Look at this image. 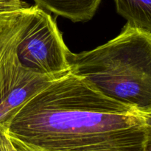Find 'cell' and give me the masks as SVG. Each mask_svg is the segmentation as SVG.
<instances>
[{
	"label": "cell",
	"instance_id": "1",
	"mask_svg": "<svg viewBox=\"0 0 151 151\" xmlns=\"http://www.w3.org/2000/svg\"><path fill=\"white\" fill-rule=\"evenodd\" d=\"M4 129L35 151H145L146 141L141 113L70 72L29 99Z\"/></svg>",
	"mask_w": 151,
	"mask_h": 151
},
{
	"label": "cell",
	"instance_id": "2",
	"mask_svg": "<svg viewBox=\"0 0 151 151\" xmlns=\"http://www.w3.org/2000/svg\"><path fill=\"white\" fill-rule=\"evenodd\" d=\"M69 72L102 94L142 114L151 112V32L126 23L88 51L68 55Z\"/></svg>",
	"mask_w": 151,
	"mask_h": 151
},
{
	"label": "cell",
	"instance_id": "3",
	"mask_svg": "<svg viewBox=\"0 0 151 151\" xmlns=\"http://www.w3.org/2000/svg\"><path fill=\"white\" fill-rule=\"evenodd\" d=\"M28 11L29 6L0 22V125L4 127L24 103L56 80L29 70L19 60L17 46Z\"/></svg>",
	"mask_w": 151,
	"mask_h": 151
},
{
	"label": "cell",
	"instance_id": "4",
	"mask_svg": "<svg viewBox=\"0 0 151 151\" xmlns=\"http://www.w3.org/2000/svg\"><path fill=\"white\" fill-rule=\"evenodd\" d=\"M69 52L55 19L36 4L29 6L17 46L22 64L35 73L57 79L69 73Z\"/></svg>",
	"mask_w": 151,
	"mask_h": 151
},
{
	"label": "cell",
	"instance_id": "5",
	"mask_svg": "<svg viewBox=\"0 0 151 151\" xmlns=\"http://www.w3.org/2000/svg\"><path fill=\"white\" fill-rule=\"evenodd\" d=\"M35 4L72 22L91 20L102 0H33Z\"/></svg>",
	"mask_w": 151,
	"mask_h": 151
},
{
	"label": "cell",
	"instance_id": "6",
	"mask_svg": "<svg viewBox=\"0 0 151 151\" xmlns=\"http://www.w3.org/2000/svg\"><path fill=\"white\" fill-rule=\"evenodd\" d=\"M116 12L135 27L151 32V0H114Z\"/></svg>",
	"mask_w": 151,
	"mask_h": 151
},
{
	"label": "cell",
	"instance_id": "7",
	"mask_svg": "<svg viewBox=\"0 0 151 151\" xmlns=\"http://www.w3.org/2000/svg\"><path fill=\"white\" fill-rule=\"evenodd\" d=\"M27 6L24 0H0V22Z\"/></svg>",
	"mask_w": 151,
	"mask_h": 151
},
{
	"label": "cell",
	"instance_id": "8",
	"mask_svg": "<svg viewBox=\"0 0 151 151\" xmlns=\"http://www.w3.org/2000/svg\"><path fill=\"white\" fill-rule=\"evenodd\" d=\"M0 151H22L10 138L4 127L0 125Z\"/></svg>",
	"mask_w": 151,
	"mask_h": 151
},
{
	"label": "cell",
	"instance_id": "9",
	"mask_svg": "<svg viewBox=\"0 0 151 151\" xmlns=\"http://www.w3.org/2000/svg\"><path fill=\"white\" fill-rule=\"evenodd\" d=\"M142 114L144 117L146 125V141L145 151H151V112Z\"/></svg>",
	"mask_w": 151,
	"mask_h": 151
},
{
	"label": "cell",
	"instance_id": "10",
	"mask_svg": "<svg viewBox=\"0 0 151 151\" xmlns=\"http://www.w3.org/2000/svg\"><path fill=\"white\" fill-rule=\"evenodd\" d=\"M15 143H16V144L18 146H19V148H20L22 151H35L34 150H32V149L28 148V147H24V146L22 145H20V144H18V143H16V142H15Z\"/></svg>",
	"mask_w": 151,
	"mask_h": 151
}]
</instances>
